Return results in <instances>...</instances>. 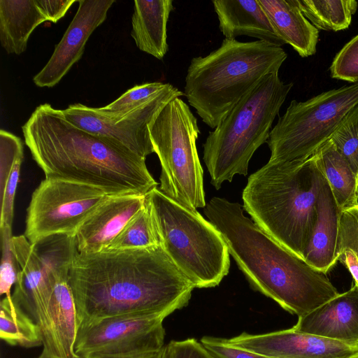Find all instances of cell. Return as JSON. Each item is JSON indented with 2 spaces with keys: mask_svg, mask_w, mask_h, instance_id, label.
Instances as JSON below:
<instances>
[{
  "mask_svg": "<svg viewBox=\"0 0 358 358\" xmlns=\"http://www.w3.org/2000/svg\"><path fill=\"white\" fill-rule=\"evenodd\" d=\"M68 282L76 302L78 329L117 315H169L188 304L195 288L162 245L78 252Z\"/></svg>",
  "mask_w": 358,
  "mask_h": 358,
  "instance_id": "6da1fadb",
  "label": "cell"
},
{
  "mask_svg": "<svg viewBox=\"0 0 358 358\" xmlns=\"http://www.w3.org/2000/svg\"><path fill=\"white\" fill-rule=\"evenodd\" d=\"M22 129L45 177L92 185L114 195H145L157 186L145 159L75 126L49 103L37 106Z\"/></svg>",
  "mask_w": 358,
  "mask_h": 358,
  "instance_id": "7a4b0ae2",
  "label": "cell"
},
{
  "mask_svg": "<svg viewBox=\"0 0 358 358\" xmlns=\"http://www.w3.org/2000/svg\"><path fill=\"white\" fill-rule=\"evenodd\" d=\"M204 213L253 289L286 311L303 317L339 294L327 274L268 236L238 203L213 197Z\"/></svg>",
  "mask_w": 358,
  "mask_h": 358,
  "instance_id": "3957f363",
  "label": "cell"
},
{
  "mask_svg": "<svg viewBox=\"0 0 358 358\" xmlns=\"http://www.w3.org/2000/svg\"><path fill=\"white\" fill-rule=\"evenodd\" d=\"M320 183L313 155L268 161L249 176L242 194L243 208L264 232L304 260L316 222Z\"/></svg>",
  "mask_w": 358,
  "mask_h": 358,
  "instance_id": "277c9868",
  "label": "cell"
},
{
  "mask_svg": "<svg viewBox=\"0 0 358 358\" xmlns=\"http://www.w3.org/2000/svg\"><path fill=\"white\" fill-rule=\"evenodd\" d=\"M287 57L281 47L264 41L224 38L208 55L191 59L184 96L203 122L215 129L264 76L278 73Z\"/></svg>",
  "mask_w": 358,
  "mask_h": 358,
  "instance_id": "5b68a950",
  "label": "cell"
},
{
  "mask_svg": "<svg viewBox=\"0 0 358 358\" xmlns=\"http://www.w3.org/2000/svg\"><path fill=\"white\" fill-rule=\"evenodd\" d=\"M292 87V83L282 81L278 73L267 74L209 132L203 159L216 189L236 174H248L251 157L266 143Z\"/></svg>",
  "mask_w": 358,
  "mask_h": 358,
  "instance_id": "8992f818",
  "label": "cell"
},
{
  "mask_svg": "<svg viewBox=\"0 0 358 358\" xmlns=\"http://www.w3.org/2000/svg\"><path fill=\"white\" fill-rule=\"evenodd\" d=\"M145 197L164 250L195 288L218 285L229 270L227 245L219 230L157 187Z\"/></svg>",
  "mask_w": 358,
  "mask_h": 358,
  "instance_id": "52a82bcc",
  "label": "cell"
},
{
  "mask_svg": "<svg viewBox=\"0 0 358 358\" xmlns=\"http://www.w3.org/2000/svg\"><path fill=\"white\" fill-rule=\"evenodd\" d=\"M199 134L196 118L180 97L171 100L150 126L162 167L159 190L192 210L206 205L196 146Z\"/></svg>",
  "mask_w": 358,
  "mask_h": 358,
  "instance_id": "ba28073f",
  "label": "cell"
},
{
  "mask_svg": "<svg viewBox=\"0 0 358 358\" xmlns=\"http://www.w3.org/2000/svg\"><path fill=\"white\" fill-rule=\"evenodd\" d=\"M358 104V83L324 92L304 101L293 100L266 141L271 162L305 159L330 139Z\"/></svg>",
  "mask_w": 358,
  "mask_h": 358,
  "instance_id": "9c48e42d",
  "label": "cell"
},
{
  "mask_svg": "<svg viewBox=\"0 0 358 358\" xmlns=\"http://www.w3.org/2000/svg\"><path fill=\"white\" fill-rule=\"evenodd\" d=\"M12 242L20 273L11 297L39 327L43 342L48 334V310L55 285L59 276L69 272L78 252L75 238L57 235L32 245L24 235H20L13 236Z\"/></svg>",
  "mask_w": 358,
  "mask_h": 358,
  "instance_id": "30bf717a",
  "label": "cell"
},
{
  "mask_svg": "<svg viewBox=\"0 0 358 358\" xmlns=\"http://www.w3.org/2000/svg\"><path fill=\"white\" fill-rule=\"evenodd\" d=\"M111 195L92 185L45 177L32 193L24 235L32 245L52 236L74 237L87 217Z\"/></svg>",
  "mask_w": 358,
  "mask_h": 358,
  "instance_id": "8fae6325",
  "label": "cell"
},
{
  "mask_svg": "<svg viewBox=\"0 0 358 358\" xmlns=\"http://www.w3.org/2000/svg\"><path fill=\"white\" fill-rule=\"evenodd\" d=\"M184 96L172 85L142 104L117 115H108L99 108L82 103L69 105L62 110L65 118L75 126L146 159L155 152L150 126L163 108L172 99Z\"/></svg>",
  "mask_w": 358,
  "mask_h": 358,
  "instance_id": "7c38bea8",
  "label": "cell"
},
{
  "mask_svg": "<svg viewBox=\"0 0 358 358\" xmlns=\"http://www.w3.org/2000/svg\"><path fill=\"white\" fill-rule=\"evenodd\" d=\"M166 314L134 313L95 321L78 329L74 345L81 357L122 356L155 352L164 347Z\"/></svg>",
  "mask_w": 358,
  "mask_h": 358,
  "instance_id": "4fadbf2b",
  "label": "cell"
},
{
  "mask_svg": "<svg viewBox=\"0 0 358 358\" xmlns=\"http://www.w3.org/2000/svg\"><path fill=\"white\" fill-rule=\"evenodd\" d=\"M226 341L233 346L273 358H351L358 353V346L293 327L261 334L244 332Z\"/></svg>",
  "mask_w": 358,
  "mask_h": 358,
  "instance_id": "5bb4252c",
  "label": "cell"
},
{
  "mask_svg": "<svg viewBox=\"0 0 358 358\" xmlns=\"http://www.w3.org/2000/svg\"><path fill=\"white\" fill-rule=\"evenodd\" d=\"M115 0H78V8L63 37L43 69L33 78L39 87L58 84L82 57L94 31L106 19Z\"/></svg>",
  "mask_w": 358,
  "mask_h": 358,
  "instance_id": "9a60e30c",
  "label": "cell"
},
{
  "mask_svg": "<svg viewBox=\"0 0 358 358\" xmlns=\"http://www.w3.org/2000/svg\"><path fill=\"white\" fill-rule=\"evenodd\" d=\"M145 203V195L143 194L110 196L78 228L74 236L78 252L94 253L106 250Z\"/></svg>",
  "mask_w": 358,
  "mask_h": 358,
  "instance_id": "2e32d148",
  "label": "cell"
},
{
  "mask_svg": "<svg viewBox=\"0 0 358 358\" xmlns=\"http://www.w3.org/2000/svg\"><path fill=\"white\" fill-rule=\"evenodd\" d=\"M292 327L301 332L358 346V287L354 283L348 291L298 317Z\"/></svg>",
  "mask_w": 358,
  "mask_h": 358,
  "instance_id": "e0dca14e",
  "label": "cell"
},
{
  "mask_svg": "<svg viewBox=\"0 0 358 358\" xmlns=\"http://www.w3.org/2000/svg\"><path fill=\"white\" fill-rule=\"evenodd\" d=\"M316 210V222L304 253V260L315 269L327 274L338 262L342 211L321 172Z\"/></svg>",
  "mask_w": 358,
  "mask_h": 358,
  "instance_id": "ac0fdd59",
  "label": "cell"
},
{
  "mask_svg": "<svg viewBox=\"0 0 358 358\" xmlns=\"http://www.w3.org/2000/svg\"><path fill=\"white\" fill-rule=\"evenodd\" d=\"M68 276L69 273L62 275L55 285L48 310V334L43 350L59 358H78L74 350L77 310Z\"/></svg>",
  "mask_w": 358,
  "mask_h": 358,
  "instance_id": "d6986e66",
  "label": "cell"
},
{
  "mask_svg": "<svg viewBox=\"0 0 358 358\" xmlns=\"http://www.w3.org/2000/svg\"><path fill=\"white\" fill-rule=\"evenodd\" d=\"M212 3L225 38L248 36L279 47L285 44L275 32L258 0H214Z\"/></svg>",
  "mask_w": 358,
  "mask_h": 358,
  "instance_id": "ffe728a7",
  "label": "cell"
},
{
  "mask_svg": "<svg viewBox=\"0 0 358 358\" xmlns=\"http://www.w3.org/2000/svg\"><path fill=\"white\" fill-rule=\"evenodd\" d=\"M275 32L302 57L316 52L319 31L303 15L296 0H258Z\"/></svg>",
  "mask_w": 358,
  "mask_h": 358,
  "instance_id": "44dd1931",
  "label": "cell"
},
{
  "mask_svg": "<svg viewBox=\"0 0 358 358\" xmlns=\"http://www.w3.org/2000/svg\"><path fill=\"white\" fill-rule=\"evenodd\" d=\"M131 36L137 48L158 59L166 55L167 22L173 10L172 0H135Z\"/></svg>",
  "mask_w": 358,
  "mask_h": 358,
  "instance_id": "7402d4cb",
  "label": "cell"
},
{
  "mask_svg": "<svg viewBox=\"0 0 358 358\" xmlns=\"http://www.w3.org/2000/svg\"><path fill=\"white\" fill-rule=\"evenodd\" d=\"M45 21L34 0H0L2 48L8 54H22L32 32Z\"/></svg>",
  "mask_w": 358,
  "mask_h": 358,
  "instance_id": "603a6c76",
  "label": "cell"
},
{
  "mask_svg": "<svg viewBox=\"0 0 358 358\" xmlns=\"http://www.w3.org/2000/svg\"><path fill=\"white\" fill-rule=\"evenodd\" d=\"M341 211L358 205V178L331 139L313 155Z\"/></svg>",
  "mask_w": 358,
  "mask_h": 358,
  "instance_id": "cb8c5ba5",
  "label": "cell"
},
{
  "mask_svg": "<svg viewBox=\"0 0 358 358\" xmlns=\"http://www.w3.org/2000/svg\"><path fill=\"white\" fill-rule=\"evenodd\" d=\"M0 337L10 345L33 348L43 345L42 335L37 324L17 304L11 295L5 296L0 303Z\"/></svg>",
  "mask_w": 358,
  "mask_h": 358,
  "instance_id": "d4e9b609",
  "label": "cell"
},
{
  "mask_svg": "<svg viewBox=\"0 0 358 358\" xmlns=\"http://www.w3.org/2000/svg\"><path fill=\"white\" fill-rule=\"evenodd\" d=\"M306 19L317 29L338 31L350 26L357 11L355 0H296Z\"/></svg>",
  "mask_w": 358,
  "mask_h": 358,
  "instance_id": "484cf974",
  "label": "cell"
},
{
  "mask_svg": "<svg viewBox=\"0 0 358 358\" xmlns=\"http://www.w3.org/2000/svg\"><path fill=\"white\" fill-rule=\"evenodd\" d=\"M158 245H161L160 237L150 206L145 197L144 206L106 250H131Z\"/></svg>",
  "mask_w": 358,
  "mask_h": 358,
  "instance_id": "4316f807",
  "label": "cell"
},
{
  "mask_svg": "<svg viewBox=\"0 0 358 358\" xmlns=\"http://www.w3.org/2000/svg\"><path fill=\"white\" fill-rule=\"evenodd\" d=\"M330 139L358 178V104L345 115Z\"/></svg>",
  "mask_w": 358,
  "mask_h": 358,
  "instance_id": "83f0119b",
  "label": "cell"
},
{
  "mask_svg": "<svg viewBox=\"0 0 358 358\" xmlns=\"http://www.w3.org/2000/svg\"><path fill=\"white\" fill-rule=\"evenodd\" d=\"M166 85L167 83L159 82L135 85L108 105L99 108L108 115L123 113L147 101L163 90Z\"/></svg>",
  "mask_w": 358,
  "mask_h": 358,
  "instance_id": "f1b7e54d",
  "label": "cell"
},
{
  "mask_svg": "<svg viewBox=\"0 0 358 358\" xmlns=\"http://www.w3.org/2000/svg\"><path fill=\"white\" fill-rule=\"evenodd\" d=\"M1 243V261L0 266V294L11 295V287L15 285L20 273L17 257L13 249L12 227H0Z\"/></svg>",
  "mask_w": 358,
  "mask_h": 358,
  "instance_id": "f546056e",
  "label": "cell"
},
{
  "mask_svg": "<svg viewBox=\"0 0 358 358\" xmlns=\"http://www.w3.org/2000/svg\"><path fill=\"white\" fill-rule=\"evenodd\" d=\"M329 71L333 78L358 83V34L336 55Z\"/></svg>",
  "mask_w": 358,
  "mask_h": 358,
  "instance_id": "4dcf8cb0",
  "label": "cell"
},
{
  "mask_svg": "<svg viewBox=\"0 0 358 358\" xmlns=\"http://www.w3.org/2000/svg\"><path fill=\"white\" fill-rule=\"evenodd\" d=\"M23 157V145L15 135L0 130V187H3L16 160Z\"/></svg>",
  "mask_w": 358,
  "mask_h": 358,
  "instance_id": "1f68e13d",
  "label": "cell"
},
{
  "mask_svg": "<svg viewBox=\"0 0 358 358\" xmlns=\"http://www.w3.org/2000/svg\"><path fill=\"white\" fill-rule=\"evenodd\" d=\"M23 157L15 162L5 185L0 187V227H12L14 216V201L19 182Z\"/></svg>",
  "mask_w": 358,
  "mask_h": 358,
  "instance_id": "d6a6232c",
  "label": "cell"
},
{
  "mask_svg": "<svg viewBox=\"0 0 358 358\" xmlns=\"http://www.w3.org/2000/svg\"><path fill=\"white\" fill-rule=\"evenodd\" d=\"M200 343L211 358H273L233 346L226 338L203 336Z\"/></svg>",
  "mask_w": 358,
  "mask_h": 358,
  "instance_id": "836d02e7",
  "label": "cell"
},
{
  "mask_svg": "<svg viewBox=\"0 0 358 358\" xmlns=\"http://www.w3.org/2000/svg\"><path fill=\"white\" fill-rule=\"evenodd\" d=\"M350 249L358 257V205L341 213L338 250Z\"/></svg>",
  "mask_w": 358,
  "mask_h": 358,
  "instance_id": "e575fe53",
  "label": "cell"
},
{
  "mask_svg": "<svg viewBox=\"0 0 358 358\" xmlns=\"http://www.w3.org/2000/svg\"><path fill=\"white\" fill-rule=\"evenodd\" d=\"M164 358H211L195 338L171 341L164 345Z\"/></svg>",
  "mask_w": 358,
  "mask_h": 358,
  "instance_id": "d590c367",
  "label": "cell"
},
{
  "mask_svg": "<svg viewBox=\"0 0 358 358\" xmlns=\"http://www.w3.org/2000/svg\"><path fill=\"white\" fill-rule=\"evenodd\" d=\"M47 21L57 23L76 0H34Z\"/></svg>",
  "mask_w": 358,
  "mask_h": 358,
  "instance_id": "8d00e7d4",
  "label": "cell"
},
{
  "mask_svg": "<svg viewBox=\"0 0 358 358\" xmlns=\"http://www.w3.org/2000/svg\"><path fill=\"white\" fill-rule=\"evenodd\" d=\"M164 347L162 349L157 350V351L141 353V354H136V355L112 356V355H103L92 354V355H87L83 357H85V358H164Z\"/></svg>",
  "mask_w": 358,
  "mask_h": 358,
  "instance_id": "74e56055",
  "label": "cell"
},
{
  "mask_svg": "<svg viewBox=\"0 0 358 358\" xmlns=\"http://www.w3.org/2000/svg\"><path fill=\"white\" fill-rule=\"evenodd\" d=\"M37 358H59V357H54V356L50 355L49 353H48L44 350H43L41 354ZM78 358H85V357L79 356Z\"/></svg>",
  "mask_w": 358,
  "mask_h": 358,
  "instance_id": "f35d334b",
  "label": "cell"
},
{
  "mask_svg": "<svg viewBox=\"0 0 358 358\" xmlns=\"http://www.w3.org/2000/svg\"><path fill=\"white\" fill-rule=\"evenodd\" d=\"M351 358H358V353L352 357Z\"/></svg>",
  "mask_w": 358,
  "mask_h": 358,
  "instance_id": "ab89813d",
  "label": "cell"
}]
</instances>
